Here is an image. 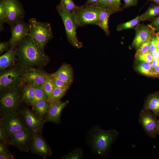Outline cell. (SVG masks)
<instances>
[{
  "label": "cell",
  "mask_w": 159,
  "mask_h": 159,
  "mask_svg": "<svg viewBox=\"0 0 159 159\" xmlns=\"http://www.w3.org/2000/svg\"><path fill=\"white\" fill-rule=\"evenodd\" d=\"M53 82L54 87L67 89H68L72 83L53 77Z\"/></svg>",
  "instance_id": "obj_35"
},
{
  "label": "cell",
  "mask_w": 159,
  "mask_h": 159,
  "mask_svg": "<svg viewBox=\"0 0 159 159\" xmlns=\"http://www.w3.org/2000/svg\"><path fill=\"white\" fill-rule=\"evenodd\" d=\"M137 60L139 62H145L150 63L153 59L151 53L149 52L135 57Z\"/></svg>",
  "instance_id": "obj_36"
},
{
  "label": "cell",
  "mask_w": 159,
  "mask_h": 159,
  "mask_svg": "<svg viewBox=\"0 0 159 159\" xmlns=\"http://www.w3.org/2000/svg\"><path fill=\"white\" fill-rule=\"evenodd\" d=\"M104 9L95 6H79L72 12L77 27L89 24L98 26L100 14Z\"/></svg>",
  "instance_id": "obj_6"
},
{
  "label": "cell",
  "mask_w": 159,
  "mask_h": 159,
  "mask_svg": "<svg viewBox=\"0 0 159 159\" xmlns=\"http://www.w3.org/2000/svg\"><path fill=\"white\" fill-rule=\"evenodd\" d=\"M124 2V8L129 7L136 6L138 0H123Z\"/></svg>",
  "instance_id": "obj_42"
},
{
  "label": "cell",
  "mask_w": 159,
  "mask_h": 159,
  "mask_svg": "<svg viewBox=\"0 0 159 159\" xmlns=\"http://www.w3.org/2000/svg\"><path fill=\"white\" fill-rule=\"evenodd\" d=\"M19 112L29 129L36 133L42 132L44 123L33 110L24 107L21 109Z\"/></svg>",
  "instance_id": "obj_13"
},
{
  "label": "cell",
  "mask_w": 159,
  "mask_h": 159,
  "mask_svg": "<svg viewBox=\"0 0 159 159\" xmlns=\"http://www.w3.org/2000/svg\"><path fill=\"white\" fill-rule=\"evenodd\" d=\"M140 22V16L138 15L132 20L119 24L117 26V30L120 31L128 29H135Z\"/></svg>",
  "instance_id": "obj_26"
},
{
  "label": "cell",
  "mask_w": 159,
  "mask_h": 159,
  "mask_svg": "<svg viewBox=\"0 0 159 159\" xmlns=\"http://www.w3.org/2000/svg\"><path fill=\"white\" fill-rule=\"evenodd\" d=\"M8 143L0 142V155H2L10 152L9 149Z\"/></svg>",
  "instance_id": "obj_38"
},
{
  "label": "cell",
  "mask_w": 159,
  "mask_h": 159,
  "mask_svg": "<svg viewBox=\"0 0 159 159\" xmlns=\"http://www.w3.org/2000/svg\"><path fill=\"white\" fill-rule=\"evenodd\" d=\"M6 12L5 23L10 28L16 22L23 19L25 12L21 3L18 0H2Z\"/></svg>",
  "instance_id": "obj_10"
},
{
  "label": "cell",
  "mask_w": 159,
  "mask_h": 159,
  "mask_svg": "<svg viewBox=\"0 0 159 159\" xmlns=\"http://www.w3.org/2000/svg\"><path fill=\"white\" fill-rule=\"evenodd\" d=\"M35 84V96L33 103L35 102L41 100H45L49 102L48 99L43 90L41 86Z\"/></svg>",
  "instance_id": "obj_31"
},
{
  "label": "cell",
  "mask_w": 159,
  "mask_h": 159,
  "mask_svg": "<svg viewBox=\"0 0 159 159\" xmlns=\"http://www.w3.org/2000/svg\"><path fill=\"white\" fill-rule=\"evenodd\" d=\"M134 29L135 31V36L132 46L137 49L153 35L155 32L150 24L146 25L143 24H139Z\"/></svg>",
  "instance_id": "obj_15"
},
{
  "label": "cell",
  "mask_w": 159,
  "mask_h": 159,
  "mask_svg": "<svg viewBox=\"0 0 159 159\" xmlns=\"http://www.w3.org/2000/svg\"><path fill=\"white\" fill-rule=\"evenodd\" d=\"M25 69L16 63L10 67L0 70V92L25 85L23 75Z\"/></svg>",
  "instance_id": "obj_5"
},
{
  "label": "cell",
  "mask_w": 159,
  "mask_h": 159,
  "mask_svg": "<svg viewBox=\"0 0 159 159\" xmlns=\"http://www.w3.org/2000/svg\"><path fill=\"white\" fill-rule=\"evenodd\" d=\"M41 86L47 96L49 101L52 91L54 88L53 82V77L51 74H48L46 80Z\"/></svg>",
  "instance_id": "obj_28"
},
{
  "label": "cell",
  "mask_w": 159,
  "mask_h": 159,
  "mask_svg": "<svg viewBox=\"0 0 159 159\" xmlns=\"http://www.w3.org/2000/svg\"><path fill=\"white\" fill-rule=\"evenodd\" d=\"M96 6L106 8L107 7V0H99L98 3Z\"/></svg>",
  "instance_id": "obj_45"
},
{
  "label": "cell",
  "mask_w": 159,
  "mask_h": 159,
  "mask_svg": "<svg viewBox=\"0 0 159 159\" xmlns=\"http://www.w3.org/2000/svg\"><path fill=\"white\" fill-rule=\"evenodd\" d=\"M34 133L29 129L18 130L8 137V143L22 152L27 153Z\"/></svg>",
  "instance_id": "obj_9"
},
{
  "label": "cell",
  "mask_w": 159,
  "mask_h": 159,
  "mask_svg": "<svg viewBox=\"0 0 159 159\" xmlns=\"http://www.w3.org/2000/svg\"><path fill=\"white\" fill-rule=\"evenodd\" d=\"M153 34L146 41L143 43L141 46L137 49L135 54V57L149 52L151 41Z\"/></svg>",
  "instance_id": "obj_34"
},
{
  "label": "cell",
  "mask_w": 159,
  "mask_h": 159,
  "mask_svg": "<svg viewBox=\"0 0 159 159\" xmlns=\"http://www.w3.org/2000/svg\"><path fill=\"white\" fill-rule=\"evenodd\" d=\"M113 14L109 9L105 8L100 13L99 17L98 26L104 31L107 36H109L110 33L109 28L108 21L110 16Z\"/></svg>",
  "instance_id": "obj_24"
},
{
  "label": "cell",
  "mask_w": 159,
  "mask_h": 159,
  "mask_svg": "<svg viewBox=\"0 0 159 159\" xmlns=\"http://www.w3.org/2000/svg\"><path fill=\"white\" fill-rule=\"evenodd\" d=\"M99 0H87L85 4L83 5L85 6H96Z\"/></svg>",
  "instance_id": "obj_43"
},
{
  "label": "cell",
  "mask_w": 159,
  "mask_h": 159,
  "mask_svg": "<svg viewBox=\"0 0 159 159\" xmlns=\"http://www.w3.org/2000/svg\"><path fill=\"white\" fill-rule=\"evenodd\" d=\"M156 132L157 135H159V119L158 120V122Z\"/></svg>",
  "instance_id": "obj_50"
},
{
  "label": "cell",
  "mask_w": 159,
  "mask_h": 159,
  "mask_svg": "<svg viewBox=\"0 0 159 159\" xmlns=\"http://www.w3.org/2000/svg\"><path fill=\"white\" fill-rule=\"evenodd\" d=\"M48 74L41 68L25 69L23 75V82L25 84L32 83L42 86L46 80Z\"/></svg>",
  "instance_id": "obj_16"
},
{
  "label": "cell",
  "mask_w": 159,
  "mask_h": 159,
  "mask_svg": "<svg viewBox=\"0 0 159 159\" xmlns=\"http://www.w3.org/2000/svg\"><path fill=\"white\" fill-rule=\"evenodd\" d=\"M137 70L142 74L148 76L158 77L153 70L150 63L140 62L137 66Z\"/></svg>",
  "instance_id": "obj_25"
},
{
  "label": "cell",
  "mask_w": 159,
  "mask_h": 159,
  "mask_svg": "<svg viewBox=\"0 0 159 159\" xmlns=\"http://www.w3.org/2000/svg\"><path fill=\"white\" fill-rule=\"evenodd\" d=\"M0 126L8 137L18 130L29 129L19 112L0 115Z\"/></svg>",
  "instance_id": "obj_8"
},
{
  "label": "cell",
  "mask_w": 159,
  "mask_h": 159,
  "mask_svg": "<svg viewBox=\"0 0 159 159\" xmlns=\"http://www.w3.org/2000/svg\"><path fill=\"white\" fill-rule=\"evenodd\" d=\"M159 16V4H151L146 11L140 16L141 21H152Z\"/></svg>",
  "instance_id": "obj_23"
},
{
  "label": "cell",
  "mask_w": 159,
  "mask_h": 159,
  "mask_svg": "<svg viewBox=\"0 0 159 159\" xmlns=\"http://www.w3.org/2000/svg\"><path fill=\"white\" fill-rule=\"evenodd\" d=\"M143 109L150 111L159 118V92H156L150 95L145 102Z\"/></svg>",
  "instance_id": "obj_19"
},
{
  "label": "cell",
  "mask_w": 159,
  "mask_h": 159,
  "mask_svg": "<svg viewBox=\"0 0 159 159\" xmlns=\"http://www.w3.org/2000/svg\"><path fill=\"white\" fill-rule=\"evenodd\" d=\"M29 150L33 153L46 159L51 156V149L41 133H35L32 140Z\"/></svg>",
  "instance_id": "obj_12"
},
{
  "label": "cell",
  "mask_w": 159,
  "mask_h": 159,
  "mask_svg": "<svg viewBox=\"0 0 159 159\" xmlns=\"http://www.w3.org/2000/svg\"><path fill=\"white\" fill-rule=\"evenodd\" d=\"M24 85L0 92V114L19 112L23 101L22 91Z\"/></svg>",
  "instance_id": "obj_2"
},
{
  "label": "cell",
  "mask_w": 159,
  "mask_h": 159,
  "mask_svg": "<svg viewBox=\"0 0 159 159\" xmlns=\"http://www.w3.org/2000/svg\"><path fill=\"white\" fill-rule=\"evenodd\" d=\"M157 49V37L155 33L153 35L151 41L149 52L152 53Z\"/></svg>",
  "instance_id": "obj_37"
},
{
  "label": "cell",
  "mask_w": 159,
  "mask_h": 159,
  "mask_svg": "<svg viewBox=\"0 0 159 159\" xmlns=\"http://www.w3.org/2000/svg\"><path fill=\"white\" fill-rule=\"evenodd\" d=\"M121 0H107V7L113 14L122 10Z\"/></svg>",
  "instance_id": "obj_30"
},
{
  "label": "cell",
  "mask_w": 159,
  "mask_h": 159,
  "mask_svg": "<svg viewBox=\"0 0 159 159\" xmlns=\"http://www.w3.org/2000/svg\"><path fill=\"white\" fill-rule=\"evenodd\" d=\"M82 151L80 148H77L70 152L67 154L62 156L63 159H75L81 158L82 156Z\"/></svg>",
  "instance_id": "obj_32"
},
{
  "label": "cell",
  "mask_w": 159,
  "mask_h": 159,
  "mask_svg": "<svg viewBox=\"0 0 159 159\" xmlns=\"http://www.w3.org/2000/svg\"><path fill=\"white\" fill-rule=\"evenodd\" d=\"M54 78L69 82H72L74 80L73 71L72 67L69 64L63 63L55 72L51 74Z\"/></svg>",
  "instance_id": "obj_18"
},
{
  "label": "cell",
  "mask_w": 159,
  "mask_h": 159,
  "mask_svg": "<svg viewBox=\"0 0 159 159\" xmlns=\"http://www.w3.org/2000/svg\"><path fill=\"white\" fill-rule=\"evenodd\" d=\"M31 106L33 111L43 120L49 109L50 104L48 101L41 100L34 102Z\"/></svg>",
  "instance_id": "obj_21"
},
{
  "label": "cell",
  "mask_w": 159,
  "mask_h": 159,
  "mask_svg": "<svg viewBox=\"0 0 159 159\" xmlns=\"http://www.w3.org/2000/svg\"><path fill=\"white\" fill-rule=\"evenodd\" d=\"M154 72L157 74L158 77H159V63L155 69Z\"/></svg>",
  "instance_id": "obj_48"
},
{
  "label": "cell",
  "mask_w": 159,
  "mask_h": 159,
  "mask_svg": "<svg viewBox=\"0 0 159 159\" xmlns=\"http://www.w3.org/2000/svg\"><path fill=\"white\" fill-rule=\"evenodd\" d=\"M148 1H151L155 3L159 4V0H148Z\"/></svg>",
  "instance_id": "obj_51"
},
{
  "label": "cell",
  "mask_w": 159,
  "mask_h": 159,
  "mask_svg": "<svg viewBox=\"0 0 159 159\" xmlns=\"http://www.w3.org/2000/svg\"><path fill=\"white\" fill-rule=\"evenodd\" d=\"M35 84L34 83L25 84L23 87V101L27 105H31L34 98Z\"/></svg>",
  "instance_id": "obj_22"
},
{
  "label": "cell",
  "mask_w": 159,
  "mask_h": 159,
  "mask_svg": "<svg viewBox=\"0 0 159 159\" xmlns=\"http://www.w3.org/2000/svg\"><path fill=\"white\" fill-rule=\"evenodd\" d=\"M150 24L153 27L155 31L159 32V16L152 20Z\"/></svg>",
  "instance_id": "obj_41"
},
{
  "label": "cell",
  "mask_w": 159,
  "mask_h": 159,
  "mask_svg": "<svg viewBox=\"0 0 159 159\" xmlns=\"http://www.w3.org/2000/svg\"><path fill=\"white\" fill-rule=\"evenodd\" d=\"M58 5L63 9L73 12L79 6L76 5L73 0H61Z\"/></svg>",
  "instance_id": "obj_29"
},
{
  "label": "cell",
  "mask_w": 159,
  "mask_h": 159,
  "mask_svg": "<svg viewBox=\"0 0 159 159\" xmlns=\"http://www.w3.org/2000/svg\"><path fill=\"white\" fill-rule=\"evenodd\" d=\"M29 36L37 45L39 49L44 52L46 44L53 37L50 24L48 23L38 21L35 18L30 19L28 21Z\"/></svg>",
  "instance_id": "obj_3"
},
{
  "label": "cell",
  "mask_w": 159,
  "mask_h": 159,
  "mask_svg": "<svg viewBox=\"0 0 159 159\" xmlns=\"http://www.w3.org/2000/svg\"><path fill=\"white\" fill-rule=\"evenodd\" d=\"M118 134V132L115 129L106 130L96 127L92 132V147L98 154H104L115 141Z\"/></svg>",
  "instance_id": "obj_4"
},
{
  "label": "cell",
  "mask_w": 159,
  "mask_h": 159,
  "mask_svg": "<svg viewBox=\"0 0 159 159\" xmlns=\"http://www.w3.org/2000/svg\"><path fill=\"white\" fill-rule=\"evenodd\" d=\"M158 119L150 111L143 109L140 112L139 122L146 134L152 138H156Z\"/></svg>",
  "instance_id": "obj_11"
},
{
  "label": "cell",
  "mask_w": 159,
  "mask_h": 159,
  "mask_svg": "<svg viewBox=\"0 0 159 159\" xmlns=\"http://www.w3.org/2000/svg\"><path fill=\"white\" fill-rule=\"evenodd\" d=\"M10 47V42L8 41L1 42L0 43V54H2L5 52L9 50V47Z\"/></svg>",
  "instance_id": "obj_39"
},
{
  "label": "cell",
  "mask_w": 159,
  "mask_h": 159,
  "mask_svg": "<svg viewBox=\"0 0 159 159\" xmlns=\"http://www.w3.org/2000/svg\"><path fill=\"white\" fill-rule=\"evenodd\" d=\"M155 34L157 37V47L159 49V32L155 33Z\"/></svg>",
  "instance_id": "obj_49"
},
{
  "label": "cell",
  "mask_w": 159,
  "mask_h": 159,
  "mask_svg": "<svg viewBox=\"0 0 159 159\" xmlns=\"http://www.w3.org/2000/svg\"><path fill=\"white\" fill-rule=\"evenodd\" d=\"M14 158V155L10 152L4 154L0 155V159H13Z\"/></svg>",
  "instance_id": "obj_44"
},
{
  "label": "cell",
  "mask_w": 159,
  "mask_h": 159,
  "mask_svg": "<svg viewBox=\"0 0 159 159\" xmlns=\"http://www.w3.org/2000/svg\"><path fill=\"white\" fill-rule=\"evenodd\" d=\"M0 142L8 143V137L5 131L0 126Z\"/></svg>",
  "instance_id": "obj_40"
},
{
  "label": "cell",
  "mask_w": 159,
  "mask_h": 159,
  "mask_svg": "<svg viewBox=\"0 0 159 159\" xmlns=\"http://www.w3.org/2000/svg\"><path fill=\"white\" fill-rule=\"evenodd\" d=\"M159 63V60L154 59L150 63L152 68L154 72V70L156 67Z\"/></svg>",
  "instance_id": "obj_46"
},
{
  "label": "cell",
  "mask_w": 159,
  "mask_h": 159,
  "mask_svg": "<svg viewBox=\"0 0 159 159\" xmlns=\"http://www.w3.org/2000/svg\"><path fill=\"white\" fill-rule=\"evenodd\" d=\"M69 103V101L67 100L50 104L49 109L44 117V122H51L55 124L59 123L62 111Z\"/></svg>",
  "instance_id": "obj_17"
},
{
  "label": "cell",
  "mask_w": 159,
  "mask_h": 159,
  "mask_svg": "<svg viewBox=\"0 0 159 159\" xmlns=\"http://www.w3.org/2000/svg\"><path fill=\"white\" fill-rule=\"evenodd\" d=\"M6 17V12L5 6L2 0L0 1V30L2 31L4 28V24L5 23Z\"/></svg>",
  "instance_id": "obj_33"
},
{
  "label": "cell",
  "mask_w": 159,
  "mask_h": 159,
  "mask_svg": "<svg viewBox=\"0 0 159 159\" xmlns=\"http://www.w3.org/2000/svg\"><path fill=\"white\" fill-rule=\"evenodd\" d=\"M56 9L63 22L68 41L73 47L80 48L82 44L77 36L76 29L78 27L72 12L63 9L58 5Z\"/></svg>",
  "instance_id": "obj_7"
},
{
  "label": "cell",
  "mask_w": 159,
  "mask_h": 159,
  "mask_svg": "<svg viewBox=\"0 0 159 159\" xmlns=\"http://www.w3.org/2000/svg\"><path fill=\"white\" fill-rule=\"evenodd\" d=\"M16 62L24 68H41L50 61L49 57L42 52L32 38L26 36L15 48Z\"/></svg>",
  "instance_id": "obj_1"
},
{
  "label": "cell",
  "mask_w": 159,
  "mask_h": 159,
  "mask_svg": "<svg viewBox=\"0 0 159 159\" xmlns=\"http://www.w3.org/2000/svg\"><path fill=\"white\" fill-rule=\"evenodd\" d=\"M16 62V49L10 48L9 50L0 57V70L10 67Z\"/></svg>",
  "instance_id": "obj_20"
},
{
  "label": "cell",
  "mask_w": 159,
  "mask_h": 159,
  "mask_svg": "<svg viewBox=\"0 0 159 159\" xmlns=\"http://www.w3.org/2000/svg\"><path fill=\"white\" fill-rule=\"evenodd\" d=\"M29 24L24 18L21 19L11 27V36L9 40L10 48L15 49L23 39L28 35Z\"/></svg>",
  "instance_id": "obj_14"
},
{
  "label": "cell",
  "mask_w": 159,
  "mask_h": 159,
  "mask_svg": "<svg viewBox=\"0 0 159 159\" xmlns=\"http://www.w3.org/2000/svg\"><path fill=\"white\" fill-rule=\"evenodd\" d=\"M68 89L54 87L51 94L49 102L50 104L61 101Z\"/></svg>",
  "instance_id": "obj_27"
},
{
  "label": "cell",
  "mask_w": 159,
  "mask_h": 159,
  "mask_svg": "<svg viewBox=\"0 0 159 159\" xmlns=\"http://www.w3.org/2000/svg\"><path fill=\"white\" fill-rule=\"evenodd\" d=\"M154 59L159 60V49H157L151 53Z\"/></svg>",
  "instance_id": "obj_47"
}]
</instances>
